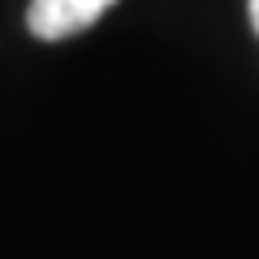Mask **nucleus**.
Segmentation results:
<instances>
[{
	"instance_id": "f257e3e1",
	"label": "nucleus",
	"mask_w": 259,
	"mask_h": 259,
	"mask_svg": "<svg viewBox=\"0 0 259 259\" xmlns=\"http://www.w3.org/2000/svg\"><path fill=\"white\" fill-rule=\"evenodd\" d=\"M117 0H30L26 26L35 39H69L104 18Z\"/></svg>"
},
{
	"instance_id": "f03ea898",
	"label": "nucleus",
	"mask_w": 259,
	"mask_h": 259,
	"mask_svg": "<svg viewBox=\"0 0 259 259\" xmlns=\"http://www.w3.org/2000/svg\"><path fill=\"white\" fill-rule=\"evenodd\" d=\"M246 13H250V30L259 35V0H246Z\"/></svg>"
}]
</instances>
